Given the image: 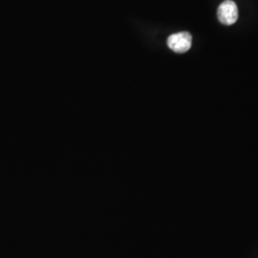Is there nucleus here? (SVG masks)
<instances>
[{
    "mask_svg": "<svg viewBox=\"0 0 258 258\" xmlns=\"http://www.w3.org/2000/svg\"><path fill=\"white\" fill-rule=\"evenodd\" d=\"M192 37L188 32L173 34L167 38V45L175 53L183 54L191 48Z\"/></svg>",
    "mask_w": 258,
    "mask_h": 258,
    "instance_id": "f257e3e1",
    "label": "nucleus"
},
{
    "mask_svg": "<svg viewBox=\"0 0 258 258\" xmlns=\"http://www.w3.org/2000/svg\"><path fill=\"white\" fill-rule=\"evenodd\" d=\"M217 17L222 24L232 25L238 19V9L232 0H226L219 6Z\"/></svg>",
    "mask_w": 258,
    "mask_h": 258,
    "instance_id": "f03ea898",
    "label": "nucleus"
}]
</instances>
